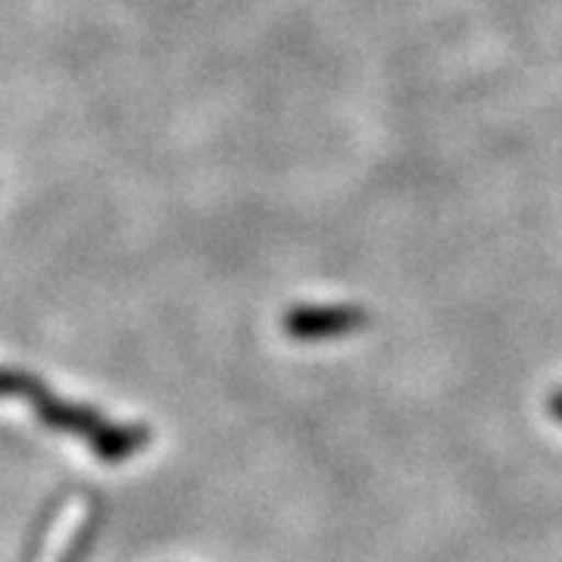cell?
Returning <instances> with one entry per match:
<instances>
[{
	"mask_svg": "<svg viewBox=\"0 0 562 562\" xmlns=\"http://www.w3.org/2000/svg\"><path fill=\"white\" fill-rule=\"evenodd\" d=\"M44 391V384L22 369H0V397H25L32 403Z\"/></svg>",
	"mask_w": 562,
	"mask_h": 562,
	"instance_id": "4",
	"label": "cell"
},
{
	"mask_svg": "<svg viewBox=\"0 0 562 562\" xmlns=\"http://www.w3.org/2000/svg\"><path fill=\"white\" fill-rule=\"evenodd\" d=\"M32 406H35V416L41 419V425L63 431V435H72V438H81L88 447H94L98 438L106 431V425H110V419H103L101 413H94L91 406L60 401L47 387L32 401Z\"/></svg>",
	"mask_w": 562,
	"mask_h": 562,
	"instance_id": "2",
	"label": "cell"
},
{
	"mask_svg": "<svg viewBox=\"0 0 562 562\" xmlns=\"http://www.w3.org/2000/svg\"><path fill=\"white\" fill-rule=\"evenodd\" d=\"M150 441H154V431L144 428V425H120V422H110L106 431L98 438V443L91 447V453L101 462H125L132 460L135 453H140Z\"/></svg>",
	"mask_w": 562,
	"mask_h": 562,
	"instance_id": "3",
	"label": "cell"
},
{
	"mask_svg": "<svg viewBox=\"0 0 562 562\" xmlns=\"http://www.w3.org/2000/svg\"><path fill=\"white\" fill-rule=\"evenodd\" d=\"M369 325L362 306H294L284 313V335L294 341H335Z\"/></svg>",
	"mask_w": 562,
	"mask_h": 562,
	"instance_id": "1",
	"label": "cell"
},
{
	"mask_svg": "<svg viewBox=\"0 0 562 562\" xmlns=\"http://www.w3.org/2000/svg\"><path fill=\"white\" fill-rule=\"evenodd\" d=\"M547 413H550V416H553V419L562 425V387L560 391H553V394L547 397Z\"/></svg>",
	"mask_w": 562,
	"mask_h": 562,
	"instance_id": "5",
	"label": "cell"
}]
</instances>
